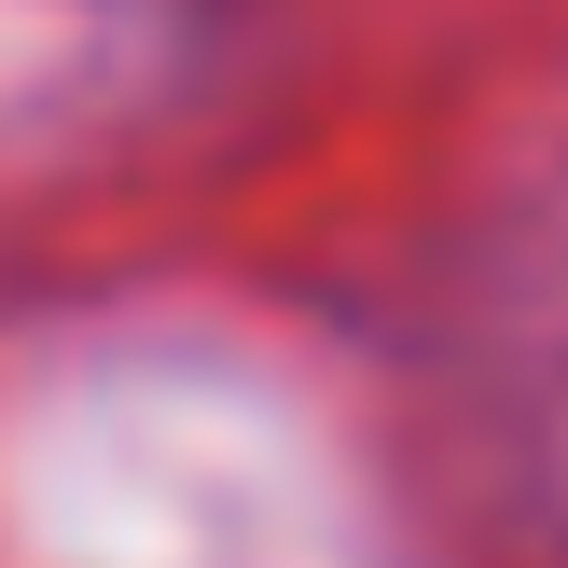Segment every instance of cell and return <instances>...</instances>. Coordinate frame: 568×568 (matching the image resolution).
I'll use <instances>...</instances> for the list:
<instances>
[]
</instances>
